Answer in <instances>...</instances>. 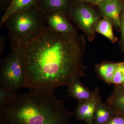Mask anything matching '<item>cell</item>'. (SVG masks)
<instances>
[{"mask_svg": "<svg viewBox=\"0 0 124 124\" xmlns=\"http://www.w3.org/2000/svg\"><path fill=\"white\" fill-rule=\"evenodd\" d=\"M38 0H13L7 11L5 12L0 21L1 28L9 16L16 12H18L36 5Z\"/></svg>", "mask_w": 124, "mask_h": 124, "instance_id": "5bb4252c", "label": "cell"}, {"mask_svg": "<svg viewBox=\"0 0 124 124\" xmlns=\"http://www.w3.org/2000/svg\"><path fill=\"white\" fill-rule=\"evenodd\" d=\"M67 86V94L68 97L76 99L79 102L98 100L101 99L99 94L98 88L91 90L81 82L79 78H73Z\"/></svg>", "mask_w": 124, "mask_h": 124, "instance_id": "8992f818", "label": "cell"}, {"mask_svg": "<svg viewBox=\"0 0 124 124\" xmlns=\"http://www.w3.org/2000/svg\"><path fill=\"white\" fill-rule=\"evenodd\" d=\"M105 0H97V4H98L100 2H102Z\"/></svg>", "mask_w": 124, "mask_h": 124, "instance_id": "603a6c76", "label": "cell"}, {"mask_svg": "<svg viewBox=\"0 0 124 124\" xmlns=\"http://www.w3.org/2000/svg\"><path fill=\"white\" fill-rule=\"evenodd\" d=\"M101 100L100 99L79 102L73 112L76 119L78 120L85 121L87 124H94V115L95 107L98 102Z\"/></svg>", "mask_w": 124, "mask_h": 124, "instance_id": "9c48e42d", "label": "cell"}, {"mask_svg": "<svg viewBox=\"0 0 124 124\" xmlns=\"http://www.w3.org/2000/svg\"><path fill=\"white\" fill-rule=\"evenodd\" d=\"M5 47L4 37L1 36L0 38V54L1 55Z\"/></svg>", "mask_w": 124, "mask_h": 124, "instance_id": "44dd1931", "label": "cell"}, {"mask_svg": "<svg viewBox=\"0 0 124 124\" xmlns=\"http://www.w3.org/2000/svg\"><path fill=\"white\" fill-rule=\"evenodd\" d=\"M68 16L82 31L90 41L95 37V26L100 19L99 15L86 3L73 0Z\"/></svg>", "mask_w": 124, "mask_h": 124, "instance_id": "5b68a950", "label": "cell"}, {"mask_svg": "<svg viewBox=\"0 0 124 124\" xmlns=\"http://www.w3.org/2000/svg\"><path fill=\"white\" fill-rule=\"evenodd\" d=\"M112 84L115 85L124 84V62H121V63L116 70Z\"/></svg>", "mask_w": 124, "mask_h": 124, "instance_id": "e0dca14e", "label": "cell"}, {"mask_svg": "<svg viewBox=\"0 0 124 124\" xmlns=\"http://www.w3.org/2000/svg\"><path fill=\"white\" fill-rule=\"evenodd\" d=\"M106 102L113 108L116 116L124 117V84L115 85Z\"/></svg>", "mask_w": 124, "mask_h": 124, "instance_id": "8fae6325", "label": "cell"}, {"mask_svg": "<svg viewBox=\"0 0 124 124\" xmlns=\"http://www.w3.org/2000/svg\"><path fill=\"white\" fill-rule=\"evenodd\" d=\"M97 5L103 16L109 19L113 25L121 31L120 18L124 0H105Z\"/></svg>", "mask_w": 124, "mask_h": 124, "instance_id": "ba28073f", "label": "cell"}, {"mask_svg": "<svg viewBox=\"0 0 124 124\" xmlns=\"http://www.w3.org/2000/svg\"><path fill=\"white\" fill-rule=\"evenodd\" d=\"M106 124H124V117L115 116Z\"/></svg>", "mask_w": 124, "mask_h": 124, "instance_id": "d6986e66", "label": "cell"}, {"mask_svg": "<svg viewBox=\"0 0 124 124\" xmlns=\"http://www.w3.org/2000/svg\"><path fill=\"white\" fill-rule=\"evenodd\" d=\"M6 86L0 85V113L17 94Z\"/></svg>", "mask_w": 124, "mask_h": 124, "instance_id": "2e32d148", "label": "cell"}, {"mask_svg": "<svg viewBox=\"0 0 124 124\" xmlns=\"http://www.w3.org/2000/svg\"><path fill=\"white\" fill-rule=\"evenodd\" d=\"M121 31L122 33V43L124 50V5L120 18Z\"/></svg>", "mask_w": 124, "mask_h": 124, "instance_id": "ffe728a7", "label": "cell"}, {"mask_svg": "<svg viewBox=\"0 0 124 124\" xmlns=\"http://www.w3.org/2000/svg\"><path fill=\"white\" fill-rule=\"evenodd\" d=\"M84 36L63 34L47 27L21 46L24 70L22 88L54 90L72 78L85 76Z\"/></svg>", "mask_w": 124, "mask_h": 124, "instance_id": "6da1fadb", "label": "cell"}, {"mask_svg": "<svg viewBox=\"0 0 124 124\" xmlns=\"http://www.w3.org/2000/svg\"><path fill=\"white\" fill-rule=\"evenodd\" d=\"M115 116L110 106L106 102L103 103L101 100L96 105L94 115V124H107Z\"/></svg>", "mask_w": 124, "mask_h": 124, "instance_id": "7c38bea8", "label": "cell"}, {"mask_svg": "<svg viewBox=\"0 0 124 124\" xmlns=\"http://www.w3.org/2000/svg\"><path fill=\"white\" fill-rule=\"evenodd\" d=\"M13 1V0H0V11L6 12L7 11Z\"/></svg>", "mask_w": 124, "mask_h": 124, "instance_id": "ac0fdd59", "label": "cell"}, {"mask_svg": "<svg viewBox=\"0 0 124 124\" xmlns=\"http://www.w3.org/2000/svg\"><path fill=\"white\" fill-rule=\"evenodd\" d=\"M4 24L8 31L11 43L20 46L33 39L47 27L46 14L36 5L12 14Z\"/></svg>", "mask_w": 124, "mask_h": 124, "instance_id": "3957f363", "label": "cell"}, {"mask_svg": "<svg viewBox=\"0 0 124 124\" xmlns=\"http://www.w3.org/2000/svg\"><path fill=\"white\" fill-rule=\"evenodd\" d=\"M73 113L54 90H31L17 94L0 113L3 124H69Z\"/></svg>", "mask_w": 124, "mask_h": 124, "instance_id": "7a4b0ae2", "label": "cell"}, {"mask_svg": "<svg viewBox=\"0 0 124 124\" xmlns=\"http://www.w3.org/2000/svg\"><path fill=\"white\" fill-rule=\"evenodd\" d=\"M120 62H103L95 66L97 75L100 79L108 85L112 84L113 76Z\"/></svg>", "mask_w": 124, "mask_h": 124, "instance_id": "4fadbf2b", "label": "cell"}, {"mask_svg": "<svg viewBox=\"0 0 124 124\" xmlns=\"http://www.w3.org/2000/svg\"><path fill=\"white\" fill-rule=\"evenodd\" d=\"M112 25V23L109 19L103 17L96 24L95 31L106 37L112 43H115L118 39L114 35Z\"/></svg>", "mask_w": 124, "mask_h": 124, "instance_id": "9a60e30c", "label": "cell"}, {"mask_svg": "<svg viewBox=\"0 0 124 124\" xmlns=\"http://www.w3.org/2000/svg\"><path fill=\"white\" fill-rule=\"evenodd\" d=\"M0 124H2V123H0Z\"/></svg>", "mask_w": 124, "mask_h": 124, "instance_id": "cb8c5ba5", "label": "cell"}, {"mask_svg": "<svg viewBox=\"0 0 124 124\" xmlns=\"http://www.w3.org/2000/svg\"><path fill=\"white\" fill-rule=\"evenodd\" d=\"M67 14L62 12H51L46 14L47 26L60 33L77 34L76 28L71 24Z\"/></svg>", "mask_w": 124, "mask_h": 124, "instance_id": "52a82bcc", "label": "cell"}, {"mask_svg": "<svg viewBox=\"0 0 124 124\" xmlns=\"http://www.w3.org/2000/svg\"><path fill=\"white\" fill-rule=\"evenodd\" d=\"M77 0L80 2H84V3L97 4V0Z\"/></svg>", "mask_w": 124, "mask_h": 124, "instance_id": "7402d4cb", "label": "cell"}, {"mask_svg": "<svg viewBox=\"0 0 124 124\" xmlns=\"http://www.w3.org/2000/svg\"><path fill=\"white\" fill-rule=\"evenodd\" d=\"M73 0H38L36 6L45 14L62 12L68 14Z\"/></svg>", "mask_w": 124, "mask_h": 124, "instance_id": "30bf717a", "label": "cell"}, {"mask_svg": "<svg viewBox=\"0 0 124 124\" xmlns=\"http://www.w3.org/2000/svg\"><path fill=\"white\" fill-rule=\"evenodd\" d=\"M11 53L0 59V85L16 92L22 88L24 70L21 46L11 44Z\"/></svg>", "mask_w": 124, "mask_h": 124, "instance_id": "277c9868", "label": "cell"}]
</instances>
